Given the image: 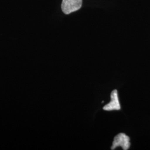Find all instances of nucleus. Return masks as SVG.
Here are the masks:
<instances>
[{"label":"nucleus","instance_id":"nucleus-1","mask_svg":"<svg viewBox=\"0 0 150 150\" xmlns=\"http://www.w3.org/2000/svg\"><path fill=\"white\" fill-rule=\"evenodd\" d=\"M82 4V0H62V11L66 15H69L80 10Z\"/></svg>","mask_w":150,"mask_h":150},{"label":"nucleus","instance_id":"nucleus-2","mask_svg":"<svg viewBox=\"0 0 150 150\" xmlns=\"http://www.w3.org/2000/svg\"><path fill=\"white\" fill-rule=\"evenodd\" d=\"M129 139V137L125 134H118L114 138L111 150H115L118 147H121L124 150H128L130 147Z\"/></svg>","mask_w":150,"mask_h":150},{"label":"nucleus","instance_id":"nucleus-3","mask_svg":"<svg viewBox=\"0 0 150 150\" xmlns=\"http://www.w3.org/2000/svg\"><path fill=\"white\" fill-rule=\"evenodd\" d=\"M103 109L107 111L120 110L121 109V106L118 100V92L116 90H114L111 93V101L103 107Z\"/></svg>","mask_w":150,"mask_h":150}]
</instances>
